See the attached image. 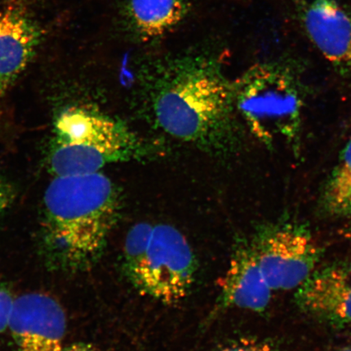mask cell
I'll return each mask as SVG.
<instances>
[{
  "instance_id": "6da1fadb",
  "label": "cell",
  "mask_w": 351,
  "mask_h": 351,
  "mask_svg": "<svg viewBox=\"0 0 351 351\" xmlns=\"http://www.w3.org/2000/svg\"><path fill=\"white\" fill-rule=\"evenodd\" d=\"M42 244L50 265L80 271L99 260L117 221L120 199L107 176H57L43 197Z\"/></svg>"
},
{
  "instance_id": "7a4b0ae2",
  "label": "cell",
  "mask_w": 351,
  "mask_h": 351,
  "mask_svg": "<svg viewBox=\"0 0 351 351\" xmlns=\"http://www.w3.org/2000/svg\"><path fill=\"white\" fill-rule=\"evenodd\" d=\"M232 103L231 89L205 65L180 69L166 81L155 101L158 123L167 133L199 141L221 127Z\"/></svg>"
},
{
  "instance_id": "3957f363",
  "label": "cell",
  "mask_w": 351,
  "mask_h": 351,
  "mask_svg": "<svg viewBox=\"0 0 351 351\" xmlns=\"http://www.w3.org/2000/svg\"><path fill=\"white\" fill-rule=\"evenodd\" d=\"M123 127L108 117L70 108L57 117L48 165L57 176L99 172L129 146Z\"/></svg>"
},
{
  "instance_id": "277c9868",
  "label": "cell",
  "mask_w": 351,
  "mask_h": 351,
  "mask_svg": "<svg viewBox=\"0 0 351 351\" xmlns=\"http://www.w3.org/2000/svg\"><path fill=\"white\" fill-rule=\"evenodd\" d=\"M239 104L250 127L269 144L291 143L300 134L302 100L288 66H254L241 78Z\"/></svg>"
},
{
  "instance_id": "5b68a950",
  "label": "cell",
  "mask_w": 351,
  "mask_h": 351,
  "mask_svg": "<svg viewBox=\"0 0 351 351\" xmlns=\"http://www.w3.org/2000/svg\"><path fill=\"white\" fill-rule=\"evenodd\" d=\"M122 267L136 291L161 304L173 305L191 293L197 261L186 237L173 226L161 223L153 226L141 253Z\"/></svg>"
},
{
  "instance_id": "8992f818",
  "label": "cell",
  "mask_w": 351,
  "mask_h": 351,
  "mask_svg": "<svg viewBox=\"0 0 351 351\" xmlns=\"http://www.w3.org/2000/svg\"><path fill=\"white\" fill-rule=\"evenodd\" d=\"M250 241L273 291L300 287L323 254L310 230L297 222L267 223L258 228Z\"/></svg>"
},
{
  "instance_id": "52a82bcc",
  "label": "cell",
  "mask_w": 351,
  "mask_h": 351,
  "mask_svg": "<svg viewBox=\"0 0 351 351\" xmlns=\"http://www.w3.org/2000/svg\"><path fill=\"white\" fill-rule=\"evenodd\" d=\"M67 319L53 297L34 292L16 298L8 329L16 351H62Z\"/></svg>"
},
{
  "instance_id": "ba28073f",
  "label": "cell",
  "mask_w": 351,
  "mask_h": 351,
  "mask_svg": "<svg viewBox=\"0 0 351 351\" xmlns=\"http://www.w3.org/2000/svg\"><path fill=\"white\" fill-rule=\"evenodd\" d=\"M295 302L320 322L337 328L351 326V260L315 269L298 288Z\"/></svg>"
},
{
  "instance_id": "9c48e42d",
  "label": "cell",
  "mask_w": 351,
  "mask_h": 351,
  "mask_svg": "<svg viewBox=\"0 0 351 351\" xmlns=\"http://www.w3.org/2000/svg\"><path fill=\"white\" fill-rule=\"evenodd\" d=\"M307 37L333 66L351 73V12L336 0H297Z\"/></svg>"
},
{
  "instance_id": "30bf717a",
  "label": "cell",
  "mask_w": 351,
  "mask_h": 351,
  "mask_svg": "<svg viewBox=\"0 0 351 351\" xmlns=\"http://www.w3.org/2000/svg\"><path fill=\"white\" fill-rule=\"evenodd\" d=\"M44 35L23 3L13 1L0 11V101L32 62Z\"/></svg>"
},
{
  "instance_id": "8fae6325",
  "label": "cell",
  "mask_w": 351,
  "mask_h": 351,
  "mask_svg": "<svg viewBox=\"0 0 351 351\" xmlns=\"http://www.w3.org/2000/svg\"><path fill=\"white\" fill-rule=\"evenodd\" d=\"M271 289L263 276L251 241H235L229 269L222 280L221 291L210 319L230 308L261 313L269 306Z\"/></svg>"
},
{
  "instance_id": "7c38bea8",
  "label": "cell",
  "mask_w": 351,
  "mask_h": 351,
  "mask_svg": "<svg viewBox=\"0 0 351 351\" xmlns=\"http://www.w3.org/2000/svg\"><path fill=\"white\" fill-rule=\"evenodd\" d=\"M190 10L188 0H127L130 28L143 39H156L182 23Z\"/></svg>"
},
{
  "instance_id": "4fadbf2b",
  "label": "cell",
  "mask_w": 351,
  "mask_h": 351,
  "mask_svg": "<svg viewBox=\"0 0 351 351\" xmlns=\"http://www.w3.org/2000/svg\"><path fill=\"white\" fill-rule=\"evenodd\" d=\"M351 193V139L346 147L339 165L333 171L322 197V207L335 217L337 209Z\"/></svg>"
},
{
  "instance_id": "5bb4252c",
  "label": "cell",
  "mask_w": 351,
  "mask_h": 351,
  "mask_svg": "<svg viewBox=\"0 0 351 351\" xmlns=\"http://www.w3.org/2000/svg\"><path fill=\"white\" fill-rule=\"evenodd\" d=\"M216 351H278L273 342L254 337H241L221 345Z\"/></svg>"
},
{
  "instance_id": "9a60e30c",
  "label": "cell",
  "mask_w": 351,
  "mask_h": 351,
  "mask_svg": "<svg viewBox=\"0 0 351 351\" xmlns=\"http://www.w3.org/2000/svg\"><path fill=\"white\" fill-rule=\"evenodd\" d=\"M15 300L10 288L0 280V333L8 329Z\"/></svg>"
},
{
  "instance_id": "2e32d148",
  "label": "cell",
  "mask_w": 351,
  "mask_h": 351,
  "mask_svg": "<svg viewBox=\"0 0 351 351\" xmlns=\"http://www.w3.org/2000/svg\"><path fill=\"white\" fill-rule=\"evenodd\" d=\"M16 199V191L10 182L0 176V217L11 207Z\"/></svg>"
},
{
  "instance_id": "e0dca14e",
  "label": "cell",
  "mask_w": 351,
  "mask_h": 351,
  "mask_svg": "<svg viewBox=\"0 0 351 351\" xmlns=\"http://www.w3.org/2000/svg\"><path fill=\"white\" fill-rule=\"evenodd\" d=\"M62 351H111V350L100 348H99V346H94L92 344L82 343V342H78V343H74V344L70 345L69 346H66V348H64Z\"/></svg>"
},
{
  "instance_id": "ac0fdd59",
  "label": "cell",
  "mask_w": 351,
  "mask_h": 351,
  "mask_svg": "<svg viewBox=\"0 0 351 351\" xmlns=\"http://www.w3.org/2000/svg\"><path fill=\"white\" fill-rule=\"evenodd\" d=\"M351 216V193L341 204L339 208L337 209L335 217H349Z\"/></svg>"
},
{
  "instance_id": "d6986e66",
  "label": "cell",
  "mask_w": 351,
  "mask_h": 351,
  "mask_svg": "<svg viewBox=\"0 0 351 351\" xmlns=\"http://www.w3.org/2000/svg\"><path fill=\"white\" fill-rule=\"evenodd\" d=\"M344 235L346 239L351 240V223L344 231Z\"/></svg>"
},
{
  "instance_id": "ffe728a7",
  "label": "cell",
  "mask_w": 351,
  "mask_h": 351,
  "mask_svg": "<svg viewBox=\"0 0 351 351\" xmlns=\"http://www.w3.org/2000/svg\"><path fill=\"white\" fill-rule=\"evenodd\" d=\"M339 351H351V348H344V349H342Z\"/></svg>"
}]
</instances>
